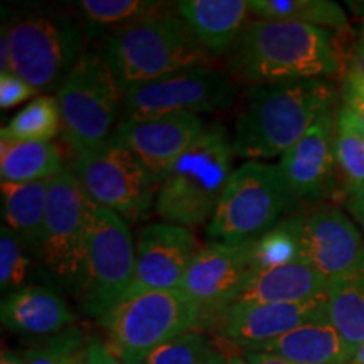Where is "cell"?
Returning a JSON list of instances; mask_svg holds the SVG:
<instances>
[{"instance_id": "1", "label": "cell", "mask_w": 364, "mask_h": 364, "mask_svg": "<svg viewBox=\"0 0 364 364\" xmlns=\"http://www.w3.org/2000/svg\"><path fill=\"white\" fill-rule=\"evenodd\" d=\"M336 98V86L322 78L252 86L235 122V154L248 162L282 157Z\"/></svg>"}, {"instance_id": "2", "label": "cell", "mask_w": 364, "mask_h": 364, "mask_svg": "<svg viewBox=\"0 0 364 364\" xmlns=\"http://www.w3.org/2000/svg\"><path fill=\"white\" fill-rule=\"evenodd\" d=\"M230 66L240 81L258 86L334 75L341 59L331 31L258 19L248 22L236 39Z\"/></svg>"}, {"instance_id": "3", "label": "cell", "mask_w": 364, "mask_h": 364, "mask_svg": "<svg viewBox=\"0 0 364 364\" xmlns=\"http://www.w3.org/2000/svg\"><path fill=\"white\" fill-rule=\"evenodd\" d=\"M102 56L124 93L172 73L211 66L209 53L191 34L179 14L167 7L112 33L105 41Z\"/></svg>"}, {"instance_id": "4", "label": "cell", "mask_w": 364, "mask_h": 364, "mask_svg": "<svg viewBox=\"0 0 364 364\" xmlns=\"http://www.w3.org/2000/svg\"><path fill=\"white\" fill-rule=\"evenodd\" d=\"M233 140L225 127H206L159 184L157 215L182 228L211 221L233 174Z\"/></svg>"}, {"instance_id": "5", "label": "cell", "mask_w": 364, "mask_h": 364, "mask_svg": "<svg viewBox=\"0 0 364 364\" xmlns=\"http://www.w3.org/2000/svg\"><path fill=\"white\" fill-rule=\"evenodd\" d=\"M297 199L280 166L245 162L228 181L215 216L209 221L208 236L226 245L258 240L284 221Z\"/></svg>"}, {"instance_id": "6", "label": "cell", "mask_w": 364, "mask_h": 364, "mask_svg": "<svg viewBox=\"0 0 364 364\" xmlns=\"http://www.w3.org/2000/svg\"><path fill=\"white\" fill-rule=\"evenodd\" d=\"M100 322L122 363L142 364L159 346L196 331L201 314L181 290H166L125 297Z\"/></svg>"}, {"instance_id": "7", "label": "cell", "mask_w": 364, "mask_h": 364, "mask_svg": "<svg viewBox=\"0 0 364 364\" xmlns=\"http://www.w3.org/2000/svg\"><path fill=\"white\" fill-rule=\"evenodd\" d=\"M61 134L73 154L112 139L124 110V90L102 54L85 53L58 90Z\"/></svg>"}, {"instance_id": "8", "label": "cell", "mask_w": 364, "mask_h": 364, "mask_svg": "<svg viewBox=\"0 0 364 364\" xmlns=\"http://www.w3.org/2000/svg\"><path fill=\"white\" fill-rule=\"evenodd\" d=\"M11 73L36 91L59 90L83 56L81 26L63 11H43L9 22Z\"/></svg>"}, {"instance_id": "9", "label": "cell", "mask_w": 364, "mask_h": 364, "mask_svg": "<svg viewBox=\"0 0 364 364\" xmlns=\"http://www.w3.org/2000/svg\"><path fill=\"white\" fill-rule=\"evenodd\" d=\"M76 179L86 198L124 221H139L156 204L159 182L115 139L76 154Z\"/></svg>"}, {"instance_id": "10", "label": "cell", "mask_w": 364, "mask_h": 364, "mask_svg": "<svg viewBox=\"0 0 364 364\" xmlns=\"http://www.w3.org/2000/svg\"><path fill=\"white\" fill-rule=\"evenodd\" d=\"M135 257L136 247L127 223L110 209L91 203L85 272L78 287L86 314L102 318L125 297L135 273Z\"/></svg>"}, {"instance_id": "11", "label": "cell", "mask_w": 364, "mask_h": 364, "mask_svg": "<svg viewBox=\"0 0 364 364\" xmlns=\"http://www.w3.org/2000/svg\"><path fill=\"white\" fill-rule=\"evenodd\" d=\"M236 97L238 88L225 71L213 66L189 68L127 90L122 120L225 110Z\"/></svg>"}, {"instance_id": "12", "label": "cell", "mask_w": 364, "mask_h": 364, "mask_svg": "<svg viewBox=\"0 0 364 364\" xmlns=\"http://www.w3.org/2000/svg\"><path fill=\"white\" fill-rule=\"evenodd\" d=\"M90 206L75 172L65 169L51 179L39 252L44 265L59 280L76 287L85 272Z\"/></svg>"}, {"instance_id": "13", "label": "cell", "mask_w": 364, "mask_h": 364, "mask_svg": "<svg viewBox=\"0 0 364 364\" xmlns=\"http://www.w3.org/2000/svg\"><path fill=\"white\" fill-rule=\"evenodd\" d=\"M252 248L253 241L241 245L213 241L196 255L179 290L198 307L201 321L223 318L238 302L253 272Z\"/></svg>"}, {"instance_id": "14", "label": "cell", "mask_w": 364, "mask_h": 364, "mask_svg": "<svg viewBox=\"0 0 364 364\" xmlns=\"http://www.w3.org/2000/svg\"><path fill=\"white\" fill-rule=\"evenodd\" d=\"M198 253V241L186 228L171 223L145 226L136 243L135 273L125 297L179 290Z\"/></svg>"}, {"instance_id": "15", "label": "cell", "mask_w": 364, "mask_h": 364, "mask_svg": "<svg viewBox=\"0 0 364 364\" xmlns=\"http://www.w3.org/2000/svg\"><path fill=\"white\" fill-rule=\"evenodd\" d=\"M206 129L194 113H179L147 120H120L113 139L142 162L159 184Z\"/></svg>"}, {"instance_id": "16", "label": "cell", "mask_w": 364, "mask_h": 364, "mask_svg": "<svg viewBox=\"0 0 364 364\" xmlns=\"http://www.w3.org/2000/svg\"><path fill=\"white\" fill-rule=\"evenodd\" d=\"M300 258L334 280L351 272L364 252V241L356 225L336 208L311 215L292 216Z\"/></svg>"}, {"instance_id": "17", "label": "cell", "mask_w": 364, "mask_h": 364, "mask_svg": "<svg viewBox=\"0 0 364 364\" xmlns=\"http://www.w3.org/2000/svg\"><path fill=\"white\" fill-rule=\"evenodd\" d=\"M318 321H329L327 295L302 304L236 302L221 318L226 338L243 351Z\"/></svg>"}, {"instance_id": "18", "label": "cell", "mask_w": 364, "mask_h": 364, "mask_svg": "<svg viewBox=\"0 0 364 364\" xmlns=\"http://www.w3.org/2000/svg\"><path fill=\"white\" fill-rule=\"evenodd\" d=\"M327 112L292 149L280 157V169L299 199L317 201L334 184L338 117Z\"/></svg>"}, {"instance_id": "19", "label": "cell", "mask_w": 364, "mask_h": 364, "mask_svg": "<svg viewBox=\"0 0 364 364\" xmlns=\"http://www.w3.org/2000/svg\"><path fill=\"white\" fill-rule=\"evenodd\" d=\"M0 317L9 331L31 336H56L76 321L66 300L48 287H22L7 294L2 299Z\"/></svg>"}, {"instance_id": "20", "label": "cell", "mask_w": 364, "mask_h": 364, "mask_svg": "<svg viewBox=\"0 0 364 364\" xmlns=\"http://www.w3.org/2000/svg\"><path fill=\"white\" fill-rule=\"evenodd\" d=\"M176 12L209 54L231 51L248 24V0H182Z\"/></svg>"}, {"instance_id": "21", "label": "cell", "mask_w": 364, "mask_h": 364, "mask_svg": "<svg viewBox=\"0 0 364 364\" xmlns=\"http://www.w3.org/2000/svg\"><path fill=\"white\" fill-rule=\"evenodd\" d=\"M329 280L299 258L289 265L252 272L238 302L302 304L326 297Z\"/></svg>"}, {"instance_id": "22", "label": "cell", "mask_w": 364, "mask_h": 364, "mask_svg": "<svg viewBox=\"0 0 364 364\" xmlns=\"http://www.w3.org/2000/svg\"><path fill=\"white\" fill-rule=\"evenodd\" d=\"M250 351L275 354L294 364H349L354 356L331 321L300 326Z\"/></svg>"}, {"instance_id": "23", "label": "cell", "mask_w": 364, "mask_h": 364, "mask_svg": "<svg viewBox=\"0 0 364 364\" xmlns=\"http://www.w3.org/2000/svg\"><path fill=\"white\" fill-rule=\"evenodd\" d=\"M51 181L12 184L2 182V216L9 230H12L22 243L36 250L43 241L46 213L49 203Z\"/></svg>"}, {"instance_id": "24", "label": "cell", "mask_w": 364, "mask_h": 364, "mask_svg": "<svg viewBox=\"0 0 364 364\" xmlns=\"http://www.w3.org/2000/svg\"><path fill=\"white\" fill-rule=\"evenodd\" d=\"M329 321L353 353L364 343V252L356 267L329 282Z\"/></svg>"}, {"instance_id": "25", "label": "cell", "mask_w": 364, "mask_h": 364, "mask_svg": "<svg viewBox=\"0 0 364 364\" xmlns=\"http://www.w3.org/2000/svg\"><path fill=\"white\" fill-rule=\"evenodd\" d=\"M65 171L63 157L54 142H17L0 139V177L2 182L51 181Z\"/></svg>"}, {"instance_id": "26", "label": "cell", "mask_w": 364, "mask_h": 364, "mask_svg": "<svg viewBox=\"0 0 364 364\" xmlns=\"http://www.w3.org/2000/svg\"><path fill=\"white\" fill-rule=\"evenodd\" d=\"M250 11L262 21L299 22L327 31L348 26L344 9L331 0H250Z\"/></svg>"}, {"instance_id": "27", "label": "cell", "mask_w": 364, "mask_h": 364, "mask_svg": "<svg viewBox=\"0 0 364 364\" xmlns=\"http://www.w3.org/2000/svg\"><path fill=\"white\" fill-rule=\"evenodd\" d=\"M75 6L85 22L86 36L98 38L107 34L108 38L130 22L167 7V4L152 0H81Z\"/></svg>"}, {"instance_id": "28", "label": "cell", "mask_w": 364, "mask_h": 364, "mask_svg": "<svg viewBox=\"0 0 364 364\" xmlns=\"http://www.w3.org/2000/svg\"><path fill=\"white\" fill-rule=\"evenodd\" d=\"M61 129V112L58 98H34L11 118V122L0 132V139L17 140V142H51Z\"/></svg>"}, {"instance_id": "29", "label": "cell", "mask_w": 364, "mask_h": 364, "mask_svg": "<svg viewBox=\"0 0 364 364\" xmlns=\"http://www.w3.org/2000/svg\"><path fill=\"white\" fill-rule=\"evenodd\" d=\"M336 167L341 172L348 194L364 182V134L348 105H343L338 112Z\"/></svg>"}, {"instance_id": "30", "label": "cell", "mask_w": 364, "mask_h": 364, "mask_svg": "<svg viewBox=\"0 0 364 364\" xmlns=\"http://www.w3.org/2000/svg\"><path fill=\"white\" fill-rule=\"evenodd\" d=\"M300 258L299 241L295 235L294 218H287L253 241L252 267L253 272L289 265Z\"/></svg>"}, {"instance_id": "31", "label": "cell", "mask_w": 364, "mask_h": 364, "mask_svg": "<svg viewBox=\"0 0 364 364\" xmlns=\"http://www.w3.org/2000/svg\"><path fill=\"white\" fill-rule=\"evenodd\" d=\"M29 265L22 240L6 225H2L0 228V289L4 294H12L22 289Z\"/></svg>"}, {"instance_id": "32", "label": "cell", "mask_w": 364, "mask_h": 364, "mask_svg": "<svg viewBox=\"0 0 364 364\" xmlns=\"http://www.w3.org/2000/svg\"><path fill=\"white\" fill-rule=\"evenodd\" d=\"M213 346L201 332L189 331L159 346L142 364H206Z\"/></svg>"}, {"instance_id": "33", "label": "cell", "mask_w": 364, "mask_h": 364, "mask_svg": "<svg viewBox=\"0 0 364 364\" xmlns=\"http://www.w3.org/2000/svg\"><path fill=\"white\" fill-rule=\"evenodd\" d=\"M85 346L83 332L66 329L27 351V364H80L85 358Z\"/></svg>"}, {"instance_id": "34", "label": "cell", "mask_w": 364, "mask_h": 364, "mask_svg": "<svg viewBox=\"0 0 364 364\" xmlns=\"http://www.w3.org/2000/svg\"><path fill=\"white\" fill-rule=\"evenodd\" d=\"M36 93L38 91L31 88L24 80L12 75V73L0 76V107H2V110L21 105L26 100L33 98Z\"/></svg>"}, {"instance_id": "35", "label": "cell", "mask_w": 364, "mask_h": 364, "mask_svg": "<svg viewBox=\"0 0 364 364\" xmlns=\"http://www.w3.org/2000/svg\"><path fill=\"white\" fill-rule=\"evenodd\" d=\"M85 359L86 364H124L110 346L97 338L86 341Z\"/></svg>"}, {"instance_id": "36", "label": "cell", "mask_w": 364, "mask_h": 364, "mask_svg": "<svg viewBox=\"0 0 364 364\" xmlns=\"http://www.w3.org/2000/svg\"><path fill=\"white\" fill-rule=\"evenodd\" d=\"M346 208H348V211L351 213L354 220L364 228V182L358 189H354L353 193L348 194Z\"/></svg>"}, {"instance_id": "37", "label": "cell", "mask_w": 364, "mask_h": 364, "mask_svg": "<svg viewBox=\"0 0 364 364\" xmlns=\"http://www.w3.org/2000/svg\"><path fill=\"white\" fill-rule=\"evenodd\" d=\"M0 76L11 73V36H9V22H2V33H0Z\"/></svg>"}, {"instance_id": "38", "label": "cell", "mask_w": 364, "mask_h": 364, "mask_svg": "<svg viewBox=\"0 0 364 364\" xmlns=\"http://www.w3.org/2000/svg\"><path fill=\"white\" fill-rule=\"evenodd\" d=\"M206 364H250V363L245 359L243 354L223 353L220 349L211 348Z\"/></svg>"}, {"instance_id": "39", "label": "cell", "mask_w": 364, "mask_h": 364, "mask_svg": "<svg viewBox=\"0 0 364 364\" xmlns=\"http://www.w3.org/2000/svg\"><path fill=\"white\" fill-rule=\"evenodd\" d=\"M344 105H348L351 108V112L356 117L359 127H361L364 134V98L359 97L356 93H351V91L344 90Z\"/></svg>"}, {"instance_id": "40", "label": "cell", "mask_w": 364, "mask_h": 364, "mask_svg": "<svg viewBox=\"0 0 364 364\" xmlns=\"http://www.w3.org/2000/svg\"><path fill=\"white\" fill-rule=\"evenodd\" d=\"M245 359L250 364H294L287 359L275 356V354H268V353H258V351H243Z\"/></svg>"}, {"instance_id": "41", "label": "cell", "mask_w": 364, "mask_h": 364, "mask_svg": "<svg viewBox=\"0 0 364 364\" xmlns=\"http://www.w3.org/2000/svg\"><path fill=\"white\" fill-rule=\"evenodd\" d=\"M0 364H27V358H26V354L14 353V351H9V349H4Z\"/></svg>"}, {"instance_id": "42", "label": "cell", "mask_w": 364, "mask_h": 364, "mask_svg": "<svg viewBox=\"0 0 364 364\" xmlns=\"http://www.w3.org/2000/svg\"><path fill=\"white\" fill-rule=\"evenodd\" d=\"M344 90L346 91H351V93H356V95H359V97L364 98V80L346 78Z\"/></svg>"}, {"instance_id": "43", "label": "cell", "mask_w": 364, "mask_h": 364, "mask_svg": "<svg viewBox=\"0 0 364 364\" xmlns=\"http://www.w3.org/2000/svg\"><path fill=\"white\" fill-rule=\"evenodd\" d=\"M349 364H364V343L359 346L358 351L354 353V356L351 361H349Z\"/></svg>"}, {"instance_id": "44", "label": "cell", "mask_w": 364, "mask_h": 364, "mask_svg": "<svg viewBox=\"0 0 364 364\" xmlns=\"http://www.w3.org/2000/svg\"><path fill=\"white\" fill-rule=\"evenodd\" d=\"M353 6H356V7H353L354 11H356L358 14H361V19H363V22H364V4L361 2V4H353Z\"/></svg>"}, {"instance_id": "45", "label": "cell", "mask_w": 364, "mask_h": 364, "mask_svg": "<svg viewBox=\"0 0 364 364\" xmlns=\"http://www.w3.org/2000/svg\"><path fill=\"white\" fill-rule=\"evenodd\" d=\"M80 364H86V359H85V358H83V361H81V363H80Z\"/></svg>"}]
</instances>
